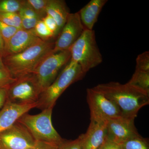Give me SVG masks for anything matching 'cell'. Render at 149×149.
I'll return each instance as SVG.
<instances>
[{
    "mask_svg": "<svg viewBox=\"0 0 149 149\" xmlns=\"http://www.w3.org/2000/svg\"><path fill=\"white\" fill-rule=\"evenodd\" d=\"M25 4L24 0H0V13H18Z\"/></svg>",
    "mask_w": 149,
    "mask_h": 149,
    "instance_id": "cell-18",
    "label": "cell"
},
{
    "mask_svg": "<svg viewBox=\"0 0 149 149\" xmlns=\"http://www.w3.org/2000/svg\"><path fill=\"white\" fill-rule=\"evenodd\" d=\"M128 83L149 93V71L136 70Z\"/></svg>",
    "mask_w": 149,
    "mask_h": 149,
    "instance_id": "cell-17",
    "label": "cell"
},
{
    "mask_svg": "<svg viewBox=\"0 0 149 149\" xmlns=\"http://www.w3.org/2000/svg\"><path fill=\"white\" fill-rule=\"evenodd\" d=\"M70 59L71 54L67 50L52 53L41 61L32 74L42 93L54 81Z\"/></svg>",
    "mask_w": 149,
    "mask_h": 149,
    "instance_id": "cell-6",
    "label": "cell"
},
{
    "mask_svg": "<svg viewBox=\"0 0 149 149\" xmlns=\"http://www.w3.org/2000/svg\"><path fill=\"white\" fill-rule=\"evenodd\" d=\"M55 42L42 40L19 53L3 58L6 68L13 78L32 74L41 61L53 53Z\"/></svg>",
    "mask_w": 149,
    "mask_h": 149,
    "instance_id": "cell-2",
    "label": "cell"
},
{
    "mask_svg": "<svg viewBox=\"0 0 149 149\" xmlns=\"http://www.w3.org/2000/svg\"><path fill=\"white\" fill-rule=\"evenodd\" d=\"M8 87L0 88V110L1 109L6 102Z\"/></svg>",
    "mask_w": 149,
    "mask_h": 149,
    "instance_id": "cell-32",
    "label": "cell"
},
{
    "mask_svg": "<svg viewBox=\"0 0 149 149\" xmlns=\"http://www.w3.org/2000/svg\"><path fill=\"white\" fill-rule=\"evenodd\" d=\"M53 108L43 110L40 113H26L17 120L24 126L36 141H44L59 145L63 139L53 126L52 116Z\"/></svg>",
    "mask_w": 149,
    "mask_h": 149,
    "instance_id": "cell-5",
    "label": "cell"
},
{
    "mask_svg": "<svg viewBox=\"0 0 149 149\" xmlns=\"http://www.w3.org/2000/svg\"><path fill=\"white\" fill-rule=\"evenodd\" d=\"M87 100L92 121L107 122L112 118L122 116L114 103L93 88L87 89Z\"/></svg>",
    "mask_w": 149,
    "mask_h": 149,
    "instance_id": "cell-8",
    "label": "cell"
},
{
    "mask_svg": "<svg viewBox=\"0 0 149 149\" xmlns=\"http://www.w3.org/2000/svg\"><path fill=\"white\" fill-rule=\"evenodd\" d=\"M24 126L16 122L0 133V149H28L36 142Z\"/></svg>",
    "mask_w": 149,
    "mask_h": 149,
    "instance_id": "cell-9",
    "label": "cell"
},
{
    "mask_svg": "<svg viewBox=\"0 0 149 149\" xmlns=\"http://www.w3.org/2000/svg\"><path fill=\"white\" fill-rule=\"evenodd\" d=\"M37 106V102L19 104L6 100L4 105L0 110V133L10 128L22 115Z\"/></svg>",
    "mask_w": 149,
    "mask_h": 149,
    "instance_id": "cell-12",
    "label": "cell"
},
{
    "mask_svg": "<svg viewBox=\"0 0 149 149\" xmlns=\"http://www.w3.org/2000/svg\"><path fill=\"white\" fill-rule=\"evenodd\" d=\"M22 29L30 30L34 29L38 22L42 19L40 17H21Z\"/></svg>",
    "mask_w": 149,
    "mask_h": 149,
    "instance_id": "cell-28",
    "label": "cell"
},
{
    "mask_svg": "<svg viewBox=\"0 0 149 149\" xmlns=\"http://www.w3.org/2000/svg\"><path fill=\"white\" fill-rule=\"evenodd\" d=\"M82 135L81 134L74 140H66L63 141L58 145L59 149H81Z\"/></svg>",
    "mask_w": 149,
    "mask_h": 149,
    "instance_id": "cell-25",
    "label": "cell"
},
{
    "mask_svg": "<svg viewBox=\"0 0 149 149\" xmlns=\"http://www.w3.org/2000/svg\"><path fill=\"white\" fill-rule=\"evenodd\" d=\"M107 122L91 120L87 132L82 134L81 149H98L100 147L107 138Z\"/></svg>",
    "mask_w": 149,
    "mask_h": 149,
    "instance_id": "cell-14",
    "label": "cell"
},
{
    "mask_svg": "<svg viewBox=\"0 0 149 149\" xmlns=\"http://www.w3.org/2000/svg\"><path fill=\"white\" fill-rule=\"evenodd\" d=\"M114 103L123 116L135 118L139 111L149 104V93L128 83L116 82L99 84L93 88Z\"/></svg>",
    "mask_w": 149,
    "mask_h": 149,
    "instance_id": "cell-1",
    "label": "cell"
},
{
    "mask_svg": "<svg viewBox=\"0 0 149 149\" xmlns=\"http://www.w3.org/2000/svg\"><path fill=\"white\" fill-rule=\"evenodd\" d=\"M28 149H59L58 145L44 141H37L34 146Z\"/></svg>",
    "mask_w": 149,
    "mask_h": 149,
    "instance_id": "cell-30",
    "label": "cell"
},
{
    "mask_svg": "<svg viewBox=\"0 0 149 149\" xmlns=\"http://www.w3.org/2000/svg\"><path fill=\"white\" fill-rule=\"evenodd\" d=\"M18 29H19L11 27L0 21V35L4 40L5 46Z\"/></svg>",
    "mask_w": 149,
    "mask_h": 149,
    "instance_id": "cell-23",
    "label": "cell"
},
{
    "mask_svg": "<svg viewBox=\"0 0 149 149\" xmlns=\"http://www.w3.org/2000/svg\"><path fill=\"white\" fill-rule=\"evenodd\" d=\"M136 70L149 71V52H144L139 55L136 58Z\"/></svg>",
    "mask_w": 149,
    "mask_h": 149,
    "instance_id": "cell-24",
    "label": "cell"
},
{
    "mask_svg": "<svg viewBox=\"0 0 149 149\" xmlns=\"http://www.w3.org/2000/svg\"><path fill=\"white\" fill-rule=\"evenodd\" d=\"M0 21L11 27L22 29L21 18L17 13H0Z\"/></svg>",
    "mask_w": 149,
    "mask_h": 149,
    "instance_id": "cell-20",
    "label": "cell"
},
{
    "mask_svg": "<svg viewBox=\"0 0 149 149\" xmlns=\"http://www.w3.org/2000/svg\"><path fill=\"white\" fill-rule=\"evenodd\" d=\"M34 29L37 37L43 40H49L55 37L46 26L42 19L40 20L36 24Z\"/></svg>",
    "mask_w": 149,
    "mask_h": 149,
    "instance_id": "cell-21",
    "label": "cell"
},
{
    "mask_svg": "<svg viewBox=\"0 0 149 149\" xmlns=\"http://www.w3.org/2000/svg\"><path fill=\"white\" fill-rule=\"evenodd\" d=\"M85 29L78 13H70L66 22L55 41L53 53L69 50Z\"/></svg>",
    "mask_w": 149,
    "mask_h": 149,
    "instance_id": "cell-10",
    "label": "cell"
},
{
    "mask_svg": "<svg viewBox=\"0 0 149 149\" xmlns=\"http://www.w3.org/2000/svg\"><path fill=\"white\" fill-rule=\"evenodd\" d=\"M5 52V43L2 37L0 35V55L2 58L3 57Z\"/></svg>",
    "mask_w": 149,
    "mask_h": 149,
    "instance_id": "cell-33",
    "label": "cell"
},
{
    "mask_svg": "<svg viewBox=\"0 0 149 149\" xmlns=\"http://www.w3.org/2000/svg\"><path fill=\"white\" fill-rule=\"evenodd\" d=\"M134 120L135 119L123 116L109 119L107 122V138L120 145L129 139L140 136Z\"/></svg>",
    "mask_w": 149,
    "mask_h": 149,
    "instance_id": "cell-11",
    "label": "cell"
},
{
    "mask_svg": "<svg viewBox=\"0 0 149 149\" xmlns=\"http://www.w3.org/2000/svg\"><path fill=\"white\" fill-rule=\"evenodd\" d=\"M42 19L46 26L51 32L53 33L55 37L58 36L59 31L56 22L54 19L49 15H47Z\"/></svg>",
    "mask_w": 149,
    "mask_h": 149,
    "instance_id": "cell-27",
    "label": "cell"
},
{
    "mask_svg": "<svg viewBox=\"0 0 149 149\" xmlns=\"http://www.w3.org/2000/svg\"><path fill=\"white\" fill-rule=\"evenodd\" d=\"M7 70L0 68V88H7L16 80Z\"/></svg>",
    "mask_w": 149,
    "mask_h": 149,
    "instance_id": "cell-26",
    "label": "cell"
},
{
    "mask_svg": "<svg viewBox=\"0 0 149 149\" xmlns=\"http://www.w3.org/2000/svg\"><path fill=\"white\" fill-rule=\"evenodd\" d=\"M107 1V0H91L78 12L85 29L93 30L99 15Z\"/></svg>",
    "mask_w": 149,
    "mask_h": 149,
    "instance_id": "cell-15",
    "label": "cell"
},
{
    "mask_svg": "<svg viewBox=\"0 0 149 149\" xmlns=\"http://www.w3.org/2000/svg\"><path fill=\"white\" fill-rule=\"evenodd\" d=\"M122 149H149L148 139L140 136L120 144Z\"/></svg>",
    "mask_w": 149,
    "mask_h": 149,
    "instance_id": "cell-19",
    "label": "cell"
},
{
    "mask_svg": "<svg viewBox=\"0 0 149 149\" xmlns=\"http://www.w3.org/2000/svg\"><path fill=\"white\" fill-rule=\"evenodd\" d=\"M98 149H122L120 144L110 141L107 138Z\"/></svg>",
    "mask_w": 149,
    "mask_h": 149,
    "instance_id": "cell-31",
    "label": "cell"
},
{
    "mask_svg": "<svg viewBox=\"0 0 149 149\" xmlns=\"http://www.w3.org/2000/svg\"><path fill=\"white\" fill-rule=\"evenodd\" d=\"M46 13L47 15L52 17L55 20L60 33L70 13L65 1L49 0Z\"/></svg>",
    "mask_w": 149,
    "mask_h": 149,
    "instance_id": "cell-16",
    "label": "cell"
},
{
    "mask_svg": "<svg viewBox=\"0 0 149 149\" xmlns=\"http://www.w3.org/2000/svg\"><path fill=\"white\" fill-rule=\"evenodd\" d=\"M26 3L42 19L47 15L46 8L49 0H26Z\"/></svg>",
    "mask_w": 149,
    "mask_h": 149,
    "instance_id": "cell-22",
    "label": "cell"
},
{
    "mask_svg": "<svg viewBox=\"0 0 149 149\" xmlns=\"http://www.w3.org/2000/svg\"><path fill=\"white\" fill-rule=\"evenodd\" d=\"M20 17H41L34 10L27 4V3L18 12V13Z\"/></svg>",
    "mask_w": 149,
    "mask_h": 149,
    "instance_id": "cell-29",
    "label": "cell"
},
{
    "mask_svg": "<svg viewBox=\"0 0 149 149\" xmlns=\"http://www.w3.org/2000/svg\"><path fill=\"white\" fill-rule=\"evenodd\" d=\"M42 40L37 37L33 29H18L6 45L4 57L19 53Z\"/></svg>",
    "mask_w": 149,
    "mask_h": 149,
    "instance_id": "cell-13",
    "label": "cell"
},
{
    "mask_svg": "<svg viewBox=\"0 0 149 149\" xmlns=\"http://www.w3.org/2000/svg\"><path fill=\"white\" fill-rule=\"evenodd\" d=\"M0 68L7 70L3 62L2 57L1 55H0Z\"/></svg>",
    "mask_w": 149,
    "mask_h": 149,
    "instance_id": "cell-34",
    "label": "cell"
},
{
    "mask_svg": "<svg viewBox=\"0 0 149 149\" xmlns=\"http://www.w3.org/2000/svg\"><path fill=\"white\" fill-rule=\"evenodd\" d=\"M41 92L32 74L17 78L8 88L7 100L19 104L37 102Z\"/></svg>",
    "mask_w": 149,
    "mask_h": 149,
    "instance_id": "cell-7",
    "label": "cell"
},
{
    "mask_svg": "<svg viewBox=\"0 0 149 149\" xmlns=\"http://www.w3.org/2000/svg\"><path fill=\"white\" fill-rule=\"evenodd\" d=\"M69 50L71 54L70 61L80 65L85 74L103 61L94 30L85 29Z\"/></svg>",
    "mask_w": 149,
    "mask_h": 149,
    "instance_id": "cell-4",
    "label": "cell"
},
{
    "mask_svg": "<svg viewBox=\"0 0 149 149\" xmlns=\"http://www.w3.org/2000/svg\"><path fill=\"white\" fill-rule=\"evenodd\" d=\"M85 74L80 65L70 60L52 83L41 93L37 108L42 110L53 108L56 102L67 88L81 80Z\"/></svg>",
    "mask_w": 149,
    "mask_h": 149,
    "instance_id": "cell-3",
    "label": "cell"
}]
</instances>
